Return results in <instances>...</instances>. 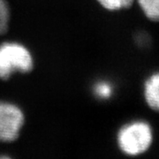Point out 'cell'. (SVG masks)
<instances>
[{"instance_id": "obj_1", "label": "cell", "mask_w": 159, "mask_h": 159, "mask_svg": "<svg viewBox=\"0 0 159 159\" xmlns=\"http://www.w3.org/2000/svg\"><path fill=\"white\" fill-rule=\"evenodd\" d=\"M34 67V57L24 44L18 42L0 44V80H7L16 73L29 74Z\"/></svg>"}, {"instance_id": "obj_2", "label": "cell", "mask_w": 159, "mask_h": 159, "mask_svg": "<svg viewBox=\"0 0 159 159\" xmlns=\"http://www.w3.org/2000/svg\"><path fill=\"white\" fill-rule=\"evenodd\" d=\"M153 142V132L145 121H134L124 125L118 132L117 143L119 149L127 156L145 153Z\"/></svg>"}, {"instance_id": "obj_3", "label": "cell", "mask_w": 159, "mask_h": 159, "mask_svg": "<svg viewBox=\"0 0 159 159\" xmlns=\"http://www.w3.org/2000/svg\"><path fill=\"white\" fill-rule=\"evenodd\" d=\"M25 114L16 103L0 101V142L17 141L25 125Z\"/></svg>"}, {"instance_id": "obj_4", "label": "cell", "mask_w": 159, "mask_h": 159, "mask_svg": "<svg viewBox=\"0 0 159 159\" xmlns=\"http://www.w3.org/2000/svg\"><path fill=\"white\" fill-rule=\"evenodd\" d=\"M144 97L148 107L159 112V72L150 75L145 81Z\"/></svg>"}, {"instance_id": "obj_5", "label": "cell", "mask_w": 159, "mask_h": 159, "mask_svg": "<svg viewBox=\"0 0 159 159\" xmlns=\"http://www.w3.org/2000/svg\"><path fill=\"white\" fill-rule=\"evenodd\" d=\"M144 15L149 20L159 22V0H136Z\"/></svg>"}, {"instance_id": "obj_6", "label": "cell", "mask_w": 159, "mask_h": 159, "mask_svg": "<svg viewBox=\"0 0 159 159\" xmlns=\"http://www.w3.org/2000/svg\"><path fill=\"white\" fill-rule=\"evenodd\" d=\"M11 9L6 0H0V35L6 34L10 27Z\"/></svg>"}, {"instance_id": "obj_7", "label": "cell", "mask_w": 159, "mask_h": 159, "mask_svg": "<svg viewBox=\"0 0 159 159\" xmlns=\"http://www.w3.org/2000/svg\"><path fill=\"white\" fill-rule=\"evenodd\" d=\"M102 8L108 11H120L128 9L135 0H97Z\"/></svg>"}, {"instance_id": "obj_8", "label": "cell", "mask_w": 159, "mask_h": 159, "mask_svg": "<svg viewBox=\"0 0 159 159\" xmlns=\"http://www.w3.org/2000/svg\"><path fill=\"white\" fill-rule=\"evenodd\" d=\"M93 91H94V95L97 98L105 100L111 97L112 92H113V88L108 81L100 80L95 84L93 88Z\"/></svg>"}]
</instances>
